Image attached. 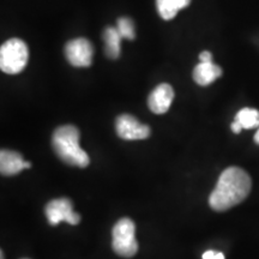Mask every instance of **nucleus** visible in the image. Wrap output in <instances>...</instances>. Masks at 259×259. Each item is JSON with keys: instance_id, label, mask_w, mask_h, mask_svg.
Segmentation results:
<instances>
[{"instance_id": "f257e3e1", "label": "nucleus", "mask_w": 259, "mask_h": 259, "mask_svg": "<svg viewBox=\"0 0 259 259\" xmlns=\"http://www.w3.org/2000/svg\"><path fill=\"white\" fill-rule=\"evenodd\" d=\"M252 181L247 171L239 167H229L220 177L215 190L209 197V204L215 211H225L240 204L248 196Z\"/></svg>"}, {"instance_id": "f03ea898", "label": "nucleus", "mask_w": 259, "mask_h": 259, "mask_svg": "<svg viewBox=\"0 0 259 259\" xmlns=\"http://www.w3.org/2000/svg\"><path fill=\"white\" fill-rule=\"evenodd\" d=\"M52 145L60 160L71 166L84 168L89 164V156L79 147V131L73 125L58 127L52 136Z\"/></svg>"}, {"instance_id": "7ed1b4c3", "label": "nucleus", "mask_w": 259, "mask_h": 259, "mask_svg": "<svg viewBox=\"0 0 259 259\" xmlns=\"http://www.w3.org/2000/svg\"><path fill=\"white\" fill-rule=\"evenodd\" d=\"M29 52L24 41L11 38L0 48V69L9 74L19 73L28 63Z\"/></svg>"}, {"instance_id": "20e7f679", "label": "nucleus", "mask_w": 259, "mask_h": 259, "mask_svg": "<svg viewBox=\"0 0 259 259\" xmlns=\"http://www.w3.org/2000/svg\"><path fill=\"white\" fill-rule=\"evenodd\" d=\"M112 236V246L116 254L124 258H131L137 253L138 244L136 240V226L132 220H119L113 228Z\"/></svg>"}, {"instance_id": "39448f33", "label": "nucleus", "mask_w": 259, "mask_h": 259, "mask_svg": "<svg viewBox=\"0 0 259 259\" xmlns=\"http://www.w3.org/2000/svg\"><path fill=\"white\" fill-rule=\"evenodd\" d=\"M46 218L52 226L59 225L60 222H67L70 225H78L80 216L73 211L72 202L67 198L51 200L45 209Z\"/></svg>"}, {"instance_id": "423d86ee", "label": "nucleus", "mask_w": 259, "mask_h": 259, "mask_svg": "<svg viewBox=\"0 0 259 259\" xmlns=\"http://www.w3.org/2000/svg\"><path fill=\"white\" fill-rule=\"evenodd\" d=\"M93 45L84 37L74 38L65 46V56L71 65L76 67L90 66L93 61Z\"/></svg>"}, {"instance_id": "0eeeda50", "label": "nucleus", "mask_w": 259, "mask_h": 259, "mask_svg": "<svg viewBox=\"0 0 259 259\" xmlns=\"http://www.w3.org/2000/svg\"><path fill=\"white\" fill-rule=\"evenodd\" d=\"M116 134L126 141H137L145 139L150 136V127L139 122L135 116L122 114L116 118L115 121Z\"/></svg>"}, {"instance_id": "6e6552de", "label": "nucleus", "mask_w": 259, "mask_h": 259, "mask_svg": "<svg viewBox=\"0 0 259 259\" xmlns=\"http://www.w3.org/2000/svg\"><path fill=\"white\" fill-rule=\"evenodd\" d=\"M174 99V90L169 84H160L151 92L148 99L149 108L155 114H163L166 113L171 105Z\"/></svg>"}, {"instance_id": "1a4fd4ad", "label": "nucleus", "mask_w": 259, "mask_h": 259, "mask_svg": "<svg viewBox=\"0 0 259 259\" xmlns=\"http://www.w3.org/2000/svg\"><path fill=\"white\" fill-rule=\"evenodd\" d=\"M30 167V162L24 161L22 155L17 151L2 150L0 153V171L3 176H15Z\"/></svg>"}, {"instance_id": "9d476101", "label": "nucleus", "mask_w": 259, "mask_h": 259, "mask_svg": "<svg viewBox=\"0 0 259 259\" xmlns=\"http://www.w3.org/2000/svg\"><path fill=\"white\" fill-rule=\"evenodd\" d=\"M222 74V69L213 63H199L193 70V79L199 85L205 87L215 82Z\"/></svg>"}, {"instance_id": "9b49d317", "label": "nucleus", "mask_w": 259, "mask_h": 259, "mask_svg": "<svg viewBox=\"0 0 259 259\" xmlns=\"http://www.w3.org/2000/svg\"><path fill=\"white\" fill-rule=\"evenodd\" d=\"M121 35L119 34L118 29L108 27L103 31V41H105V51L107 57L111 59H116L120 56V45Z\"/></svg>"}, {"instance_id": "f8f14e48", "label": "nucleus", "mask_w": 259, "mask_h": 259, "mask_svg": "<svg viewBox=\"0 0 259 259\" xmlns=\"http://www.w3.org/2000/svg\"><path fill=\"white\" fill-rule=\"evenodd\" d=\"M191 0H156L157 11L166 21L173 19L181 9L189 6Z\"/></svg>"}, {"instance_id": "ddd939ff", "label": "nucleus", "mask_w": 259, "mask_h": 259, "mask_svg": "<svg viewBox=\"0 0 259 259\" xmlns=\"http://www.w3.org/2000/svg\"><path fill=\"white\" fill-rule=\"evenodd\" d=\"M235 121L242 126V128L251 130L259 126V112L253 108H242L235 115Z\"/></svg>"}, {"instance_id": "4468645a", "label": "nucleus", "mask_w": 259, "mask_h": 259, "mask_svg": "<svg viewBox=\"0 0 259 259\" xmlns=\"http://www.w3.org/2000/svg\"><path fill=\"white\" fill-rule=\"evenodd\" d=\"M119 34L121 35V37L126 38V40H134L136 36L135 32V25L132 19L127 17H121L118 19V25H116Z\"/></svg>"}, {"instance_id": "2eb2a0df", "label": "nucleus", "mask_w": 259, "mask_h": 259, "mask_svg": "<svg viewBox=\"0 0 259 259\" xmlns=\"http://www.w3.org/2000/svg\"><path fill=\"white\" fill-rule=\"evenodd\" d=\"M203 259H225V254L222 252H216V251H206L204 252Z\"/></svg>"}, {"instance_id": "dca6fc26", "label": "nucleus", "mask_w": 259, "mask_h": 259, "mask_svg": "<svg viewBox=\"0 0 259 259\" xmlns=\"http://www.w3.org/2000/svg\"><path fill=\"white\" fill-rule=\"evenodd\" d=\"M200 63H212V54L208 51H204L199 54Z\"/></svg>"}, {"instance_id": "f3484780", "label": "nucleus", "mask_w": 259, "mask_h": 259, "mask_svg": "<svg viewBox=\"0 0 259 259\" xmlns=\"http://www.w3.org/2000/svg\"><path fill=\"white\" fill-rule=\"evenodd\" d=\"M231 128H232V131L234 132V134H240L241 132V130H242V126L239 124L238 121H234L233 122V124L231 125Z\"/></svg>"}, {"instance_id": "a211bd4d", "label": "nucleus", "mask_w": 259, "mask_h": 259, "mask_svg": "<svg viewBox=\"0 0 259 259\" xmlns=\"http://www.w3.org/2000/svg\"><path fill=\"white\" fill-rule=\"evenodd\" d=\"M254 142L257 144H259V128H258V131L255 132V135H254Z\"/></svg>"}, {"instance_id": "6ab92c4d", "label": "nucleus", "mask_w": 259, "mask_h": 259, "mask_svg": "<svg viewBox=\"0 0 259 259\" xmlns=\"http://www.w3.org/2000/svg\"><path fill=\"white\" fill-rule=\"evenodd\" d=\"M2 259H4V253L2 252Z\"/></svg>"}, {"instance_id": "aec40b11", "label": "nucleus", "mask_w": 259, "mask_h": 259, "mask_svg": "<svg viewBox=\"0 0 259 259\" xmlns=\"http://www.w3.org/2000/svg\"><path fill=\"white\" fill-rule=\"evenodd\" d=\"M24 259H27V258H24Z\"/></svg>"}]
</instances>
